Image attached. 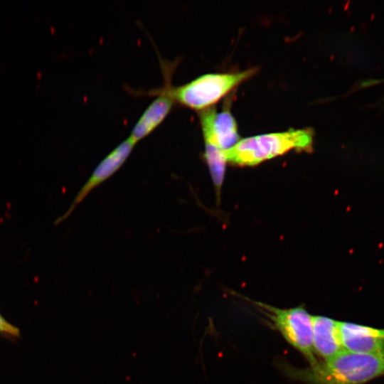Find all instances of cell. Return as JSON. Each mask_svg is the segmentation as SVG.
Returning <instances> with one entry per match:
<instances>
[{
    "label": "cell",
    "mask_w": 384,
    "mask_h": 384,
    "mask_svg": "<svg viewBox=\"0 0 384 384\" xmlns=\"http://www.w3.org/2000/svg\"><path fill=\"white\" fill-rule=\"evenodd\" d=\"M0 335L4 337L16 339L20 337L21 332L18 327L8 321L0 313Z\"/></svg>",
    "instance_id": "cell-11"
},
{
    "label": "cell",
    "mask_w": 384,
    "mask_h": 384,
    "mask_svg": "<svg viewBox=\"0 0 384 384\" xmlns=\"http://www.w3.org/2000/svg\"><path fill=\"white\" fill-rule=\"evenodd\" d=\"M252 303L268 319L272 327L303 354L309 365L318 362L313 348L312 316L304 307L279 309L259 302L252 301Z\"/></svg>",
    "instance_id": "cell-4"
},
{
    "label": "cell",
    "mask_w": 384,
    "mask_h": 384,
    "mask_svg": "<svg viewBox=\"0 0 384 384\" xmlns=\"http://www.w3.org/2000/svg\"><path fill=\"white\" fill-rule=\"evenodd\" d=\"M338 334L344 351L384 355V329L338 321Z\"/></svg>",
    "instance_id": "cell-7"
},
{
    "label": "cell",
    "mask_w": 384,
    "mask_h": 384,
    "mask_svg": "<svg viewBox=\"0 0 384 384\" xmlns=\"http://www.w3.org/2000/svg\"><path fill=\"white\" fill-rule=\"evenodd\" d=\"M313 132L299 129L243 138L225 152L227 161L239 166L257 165L290 150L311 151Z\"/></svg>",
    "instance_id": "cell-2"
},
{
    "label": "cell",
    "mask_w": 384,
    "mask_h": 384,
    "mask_svg": "<svg viewBox=\"0 0 384 384\" xmlns=\"http://www.w3.org/2000/svg\"><path fill=\"white\" fill-rule=\"evenodd\" d=\"M199 119L205 144L225 153L239 142L237 123L228 107L220 112L214 107L201 110Z\"/></svg>",
    "instance_id": "cell-5"
},
{
    "label": "cell",
    "mask_w": 384,
    "mask_h": 384,
    "mask_svg": "<svg viewBox=\"0 0 384 384\" xmlns=\"http://www.w3.org/2000/svg\"><path fill=\"white\" fill-rule=\"evenodd\" d=\"M165 84L160 90L154 91L156 98L148 106L134 125L129 137L137 144L153 132L166 117L175 101L171 95L170 78L165 73Z\"/></svg>",
    "instance_id": "cell-8"
},
{
    "label": "cell",
    "mask_w": 384,
    "mask_h": 384,
    "mask_svg": "<svg viewBox=\"0 0 384 384\" xmlns=\"http://www.w3.org/2000/svg\"><path fill=\"white\" fill-rule=\"evenodd\" d=\"M204 159L219 201L228 163L225 153L213 146L205 144Z\"/></svg>",
    "instance_id": "cell-10"
},
{
    "label": "cell",
    "mask_w": 384,
    "mask_h": 384,
    "mask_svg": "<svg viewBox=\"0 0 384 384\" xmlns=\"http://www.w3.org/2000/svg\"><path fill=\"white\" fill-rule=\"evenodd\" d=\"M136 144L129 137L110 152L95 167L90 176L77 193L68 210L57 220L60 223L70 216L95 188L111 177L125 162Z\"/></svg>",
    "instance_id": "cell-6"
},
{
    "label": "cell",
    "mask_w": 384,
    "mask_h": 384,
    "mask_svg": "<svg viewBox=\"0 0 384 384\" xmlns=\"http://www.w3.org/2000/svg\"><path fill=\"white\" fill-rule=\"evenodd\" d=\"M289 378L306 384H366L384 376V355L343 351L306 368L279 363Z\"/></svg>",
    "instance_id": "cell-1"
},
{
    "label": "cell",
    "mask_w": 384,
    "mask_h": 384,
    "mask_svg": "<svg viewBox=\"0 0 384 384\" xmlns=\"http://www.w3.org/2000/svg\"><path fill=\"white\" fill-rule=\"evenodd\" d=\"M338 321L324 316H312V341L315 354L330 359L343 351L341 343Z\"/></svg>",
    "instance_id": "cell-9"
},
{
    "label": "cell",
    "mask_w": 384,
    "mask_h": 384,
    "mask_svg": "<svg viewBox=\"0 0 384 384\" xmlns=\"http://www.w3.org/2000/svg\"><path fill=\"white\" fill-rule=\"evenodd\" d=\"M256 71L253 68L234 73L204 74L186 84L172 87L171 95L175 102L200 112L213 107Z\"/></svg>",
    "instance_id": "cell-3"
}]
</instances>
